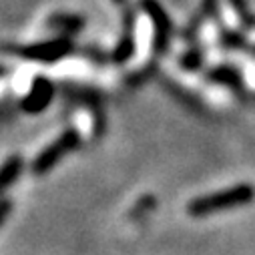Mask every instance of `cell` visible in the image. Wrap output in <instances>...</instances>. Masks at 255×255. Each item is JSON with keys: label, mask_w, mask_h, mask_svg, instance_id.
<instances>
[{"label": "cell", "mask_w": 255, "mask_h": 255, "mask_svg": "<svg viewBox=\"0 0 255 255\" xmlns=\"http://www.w3.org/2000/svg\"><path fill=\"white\" fill-rule=\"evenodd\" d=\"M253 197H255V189L251 185H237V187L219 191V193L189 201L187 213L191 217H205V215H213L219 211H227V209L245 205V203L253 201Z\"/></svg>", "instance_id": "6da1fadb"}, {"label": "cell", "mask_w": 255, "mask_h": 255, "mask_svg": "<svg viewBox=\"0 0 255 255\" xmlns=\"http://www.w3.org/2000/svg\"><path fill=\"white\" fill-rule=\"evenodd\" d=\"M83 145V137L77 129H67L62 131L52 143H48L32 161L30 169L34 175H44L50 169H54L67 155H71L73 151H77Z\"/></svg>", "instance_id": "7a4b0ae2"}, {"label": "cell", "mask_w": 255, "mask_h": 255, "mask_svg": "<svg viewBox=\"0 0 255 255\" xmlns=\"http://www.w3.org/2000/svg\"><path fill=\"white\" fill-rule=\"evenodd\" d=\"M75 44L67 38V36H58V38H48V40H40L34 44H24L14 48L16 54H20L22 58L34 60V62H44V65H52L56 60L67 58L69 54H73Z\"/></svg>", "instance_id": "3957f363"}, {"label": "cell", "mask_w": 255, "mask_h": 255, "mask_svg": "<svg viewBox=\"0 0 255 255\" xmlns=\"http://www.w3.org/2000/svg\"><path fill=\"white\" fill-rule=\"evenodd\" d=\"M52 99H54V85L50 83V79L38 75L34 77L24 99L20 101V109L26 115H38L52 103Z\"/></svg>", "instance_id": "277c9868"}, {"label": "cell", "mask_w": 255, "mask_h": 255, "mask_svg": "<svg viewBox=\"0 0 255 255\" xmlns=\"http://www.w3.org/2000/svg\"><path fill=\"white\" fill-rule=\"evenodd\" d=\"M145 10L151 14V18L155 22V50H163L167 32H169V20H167L165 12L161 10V6L151 2V0H145Z\"/></svg>", "instance_id": "5b68a950"}, {"label": "cell", "mask_w": 255, "mask_h": 255, "mask_svg": "<svg viewBox=\"0 0 255 255\" xmlns=\"http://www.w3.org/2000/svg\"><path fill=\"white\" fill-rule=\"evenodd\" d=\"M22 167H24V163H22L20 155H10L2 165H0V195L20 177Z\"/></svg>", "instance_id": "8992f818"}, {"label": "cell", "mask_w": 255, "mask_h": 255, "mask_svg": "<svg viewBox=\"0 0 255 255\" xmlns=\"http://www.w3.org/2000/svg\"><path fill=\"white\" fill-rule=\"evenodd\" d=\"M135 54V30H133V22L127 20L125 24V32L121 36V40L117 42L115 46V52H113V60L115 62H127L131 56Z\"/></svg>", "instance_id": "52a82bcc"}, {"label": "cell", "mask_w": 255, "mask_h": 255, "mask_svg": "<svg viewBox=\"0 0 255 255\" xmlns=\"http://www.w3.org/2000/svg\"><path fill=\"white\" fill-rule=\"evenodd\" d=\"M10 211H12V201L10 199H2V201H0V225L6 221V217L10 215Z\"/></svg>", "instance_id": "ba28073f"}, {"label": "cell", "mask_w": 255, "mask_h": 255, "mask_svg": "<svg viewBox=\"0 0 255 255\" xmlns=\"http://www.w3.org/2000/svg\"><path fill=\"white\" fill-rule=\"evenodd\" d=\"M4 75H6V69H4V67H0V79H2Z\"/></svg>", "instance_id": "9c48e42d"}, {"label": "cell", "mask_w": 255, "mask_h": 255, "mask_svg": "<svg viewBox=\"0 0 255 255\" xmlns=\"http://www.w3.org/2000/svg\"><path fill=\"white\" fill-rule=\"evenodd\" d=\"M117 2H123V0H117Z\"/></svg>", "instance_id": "30bf717a"}]
</instances>
